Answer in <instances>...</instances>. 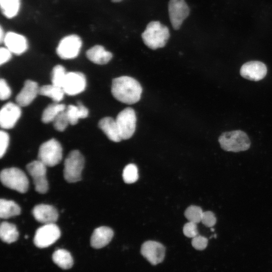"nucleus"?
<instances>
[{"label": "nucleus", "mask_w": 272, "mask_h": 272, "mask_svg": "<svg viewBox=\"0 0 272 272\" xmlns=\"http://www.w3.org/2000/svg\"><path fill=\"white\" fill-rule=\"evenodd\" d=\"M53 262L63 269L71 268L73 265V259L71 253L63 249L55 250L52 254Z\"/></svg>", "instance_id": "nucleus-25"}, {"label": "nucleus", "mask_w": 272, "mask_h": 272, "mask_svg": "<svg viewBox=\"0 0 272 272\" xmlns=\"http://www.w3.org/2000/svg\"><path fill=\"white\" fill-rule=\"evenodd\" d=\"M60 236V231L57 225L46 224L36 230L33 241L36 246L43 248L53 244Z\"/></svg>", "instance_id": "nucleus-8"}, {"label": "nucleus", "mask_w": 272, "mask_h": 272, "mask_svg": "<svg viewBox=\"0 0 272 272\" xmlns=\"http://www.w3.org/2000/svg\"><path fill=\"white\" fill-rule=\"evenodd\" d=\"M211 231H214V229L211 228Z\"/></svg>", "instance_id": "nucleus-41"}, {"label": "nucleus", "mask_w": 272, "mask_h": 272, "mask_svg": "<svg viewBox=\"0 0 272 272\" xmlns=\"http://www.w3.org/2000/svg\"><path fill=\"white\" fill-rule=\"evenodd\" d=\"M122 0H111V1L113 3H118V2H120L121 1H122Z\"/></svg>", "instance_id": "nucleus-40"}, {"label": "nucleus", "mask_w": 272, "mask_h": 272, "mask_svg": "<svg viewBox=\"0 0 272 272\" xmlns=\"http://www.w3.org/2000/svg\"><path fill=\"white\" fill-rule=\"evenodd\" d=\"M82 45V40L79 36L75 34L67 35L59 42L56 52L62 59H73L78 55Z\"/></svg>", "instance_id": "nucleus-9"}, {"label": "nucleus", "mask_w": 272, "mask_h": 272, "mask_svg": "<svg viewBox=\"0 0 272 272\" xmlns=\"http://www.w3.org/2000/svg\"><path fill=\"white\" fill-rule=\"evenodd\" d=\"M2 12L8 18H12L16 16L19 11L20 0H0Z\"/></svg>", "instance_id": "nucleus-28"}, {"label": "nucleus", "mask_w": 272, "mask_h": 272, "mask_svg": "<svg viewBox=\"0 0 272 272\" xmlns=\"http://www.w3.org/2000/svg\"><path fill=\"white\" fill-rule=\"evenodd\" d=\"M12 57V52L7 47H1L0 49V64L8 62Z\"/></svg>", "instance_id": "nucleus-38"}, {"label": "nucleus", "mask_w": 272, "mask_h": 272, "mask_svg": "<svg viewBox=\"0 0 272 272\" xmlns=\"http://www.w3.org/2000/svg\"><path fill=\"white\" fill-rule=\"evenodd\" d=\"M1 180L6 187L20 193H25L28 189L29 180L25 173L20 169L11 167L1 172Z\"/></svg>", "instance_id": "nucleus-4"}, {"label": "nucleus", "mask_w": 272, "mask_h": 272, "mask_svg": "<svg viewBox=\"0 0 272 272\" xmlns=\"http://www.w3.org/2000/svg\"><path fill=\"white\" fill-rule=\"evenodd\" d=\"M240 74L246 79L258 81L265 77L267 74V67L265 64L261 61H250L242 65Z\"/></svg>", "instance_id": "nucleus-15"}, {"label": "nucleus", "mask_w": 272, "mask_h": 272, "mask_svg": "<svg viewBox=\"0 0 272 272\" xmlns=\"http://www.w3.org/2000/svg\"><path fill=\"white\" fill-rule=\"evenodd\" d=\"M203 213L200 207L192 205L186 209L184 215L189 222L197 224L201 222Z\"/></svg>", "instance_id": "nucleus-31"}, {"label": "nucleus", "mask_w": 272, "mask_h": 272, "mask_svg": "<svg viewBox=\"0 0 272 272\" xmlns=\"http://www.w3.org/2000/svg\"><path fill=\"white\" fill-rule=\"evenodd\" d=\"M141 36L145 44L155 50L165 46L170 37V32L167 26L159 21H154L148 23Z\"/></svg>", "instance_id": "nucleus-2"}, {"label": "nucleus", "mask_w": 272, "mask_h": 272, "mask_svg": "<svg viewBox=\"0 0 272 272\" xmlns=\"http://www.w3.org/2000/svg\"><path fill=\"white\" fill-rule=\"evenodd\" d=\"M32 214L37 221L44 224L54 223L58 217L57 210L53 206L46 204L35 206Z\"/></svg>", "instance_id": "nucleus-17"}, {"label": "nucleus", "mask_w": 272, "mask_h": 272, "mask_svg": "<svg viewBox=\"0 0 272 272\" xmlns=\"http://www.w3.org/2000/svg\"><path fill=\"white\" fill-rule=\"evenodd\" d=\"M168 13L172 26L177 30L189 16L190 9L185 0H169Z\"/></svg>", "instance_id": "nucleus-11"}, {"label": "nucleus", "mask_w": 272, "mask_h": 272, "mask_svg": "<svg viewBox=\"0 0 272 272\" xmlns=\"http://www.w3.org/2000/svg\"><path fill=\"white\" fill-rule=\"evenodd\" d=\"M218 141L221 148L225 151L239 152L247 150L250 141L247 134L240 130L223 132Z\"/></svg>", "instance_id": "nucleus-3"}, {"label": "nucleus", "mask_w": 272, "mask_h": 272, "mask_svg": "<svg viewBox=\"0 0 272 272\" xmlns=\"http://www.w3.org/2000/svg\"><path fill=\"white\" fill-rule=\"evenodd\" d=\"M18 104L8 102L3 106L0 111V125L3 129H10L15 125L21 115Z\"/></svg>", "instance_id": "nucleus-14"}, {"label": "nucleus", "mask_w": 272, "mask_h": 272, "mask_svg": "<svg viewBox=\"0 0 272 272\" xmlns=\"http://www.w3.org/2000/svg\"><path fill=\"white\" fill-rule=\"evenodd\" d=\"M64 94L62 87L53 84L42 86L39 90V94L49 97L55 102L61 101Z\"/></svg>", "instance_id": "nucleus-26"}, {"label": "nucleus", "mask_w": 272, "mask_h": 272, "mask_svg": "<svg viewBox=\"0 0 272 272\" xmlns=\"http://www.w3.org/2000/svg\"><path fill=\"white\" fill-rule=\"evenodd\" d=\"M70 124L75 125L80 118L87 117L89 114L87 108L81 102H78L77 105H70L65 109Z\"/></svg>", "instance_id": "nucleus-22"}, {"label": "nucleus", "mask_w": 272, "mask_h": 272, "mask_svg": "<svg viewBox=\"0 0 272 272\" xmlns=\"http://www.w3.org/2000/svg\"><path fill=\"white\" fill-rule=\"evenodd\" d=\"M208 243V239L201 235H197L192 238L191 244L192 246L196 250H202L205 249Z\"/></svg>", "instance_id": "nucleus-34"}, {"label": "nucleus", "mask_w": 272, "mask_h": 272, "mask_svg": "<svg viewBox=\"0 0 272 272\" xmlns=\"http://www.w3.org/2000/svg\"><path fill=\"white\" fill-rule=\"evenodd\" d=\"M5 36V35H4V33L3 32L2 27H1V28H0V41H1V43H2V42L4 41Z\"/></svg>", "instance_id": "nucleus-39"}, {"label": "nucleus", "mask_w": 272, "mask_h": 272, "mask_svg": "<svg viewBox=\"0 0 272 272\" xmlns=\"http://www.w3.org/2000/svg\"><path fill=\"white\" fill-rule=\"evenodd\" d=\"M53 126L54 128L59 131H64L70 123L65 110L60 112L54 119Z\"/></svg>", "instance_id": "nucleus-32"}, {"label": "nucleus", "mask_w": 272, "mask_h": 272, "mask_svg": "<svg viewBox=\"0 0 272 272\" xmlns=\"http://www.w3.org/2000/svg\"><path fill=\"white\" fill-rule=\"evenodd\" d=\"M122 140H127L134 134L136 128L137 117L135 111L126 107L117 115L116 119Z\"/></svg>", "instance_id": "nucleus-7"}, {"label": "nucleus", "mask_w": 272, "mask_h": 272, "mask_svg": "<svg viewBox=\"0 0 272 272\" xmlns=\"http://www.w3.org/2000/svg\"><path fill=\"white\" fill-rule=\"evenodd\" d=\"M62 157V147L54 139L47 141L39 147L38 160L46 166L53 167L57 165L61 161Z\"/></svg>", "instance_id": "nucleus-6"}, {"label": "nucleus", "mask_w": 272, "mask_h": 272, "mask_svg": "<svg viewBox=\"0 0 272 272\" xmlns=\"http://www.w3.org/2000/svg\"><path fill=\"white\" fill-rule=\"evenodd\" d=\"M67 73L65 68L60 64L55 65L51 73L52 84L62 87Z\"/></svg>", "instance_id": "nucleus-29"}, {"label": "nucleus", "mask_w": 272, "mask_h": 272, "mask_svg": "<svg viewBox=\"0 0 272 272\" xmlns=\"http://www.w3.org/2000/svg\"><path fill=\"white\" fill-rule=\"evenodd\" d=\"M98 126L111 141L119 142L122 140L116 121L112 117L102 118L98 122Z\"/></svg>", "instance_id": "nucleus-20"}, {"label": "nucleus", "mask_w": 272, "mask_h": 272, "mask_svg": "<svg viewBox=\"0 0 272 272\" xmlns=\"http://www.w3.org/2000/svg\"><path fill=\"white\" fill-rule=\"evenodd\" d=\"M216 221V217L212 212L206 211L203 213L201 222L205 226L212 227L215 225Z\"/></svg>", "instance_id": "nucleus-36"}, {"label": "nucleus", "mask_w": 272, "mask_h": 272, "mask_svg": "<svg viewBox=\"0 0 272 272\" xmlns=\"http://www.w3.org/2000/svg\"><path fill=\"white\" fill-rule=\"evenodd\" d=\"M85 76L81 72L67 73L62 85V89L68 95L74 96L83 92L86 87Z\"/></svg>", "instance_id": "nucleus-12"}, {"label": "nucleus", "mask_w": 272, "mask_h": 272, "mask_svg": "<svg viewBox=\"0 0 272 272\" xmlns=\"http://www.w3.org/2000/svg\"><path fill=\"white\" fill-rule=\"evenodd\" d=\"M9 135L8 133L1 130L0 131V157L5 154L9 144Z\"/></svg>", "instance_id": "nucleus-35"}, {"label": "nucleus", "mask_w": 272, "mask_h": 272, "mask_svg": "<svg viewBox=\"0 0 272 272\" xmlns=\"http://www.w3.org/2000/svg\"><path fill=\"white\" fill-rule=\"evenodd\" d=\"M65 109V106L63 104L58 102L48 105L43 111L41 116L42 121L45 123L53 121L60 112Z\"/></svg>", "instance_id": "nucleus-27"}, {"label": "nucleus", "mask_w": 272, "mask_h": 272, "mask_svg": "<svg viewBox=\"0 0 272 272\" xmlns=\"http://www.w3.org/2000/svg\"><path fill=\"white\" fill-rule=\"evenodd\" d=\"M142 255L152 265L161 263L164 259L165 248L160 242L155 241H147L142 245L141 248Z\"/></svg>", "instance_id": "nucleus-13"}, {"label": "nucleus", "mask_w": 272, "mask_h": 272, "mask_svg": "<svg viewBox=\"0 0 272 272\" xmlns=\"http://www.w3.org/2000/svg\"><path fill=\"white\" fill-rule=\"evenodd\" d=\"M183 232L185 236L188 238H194L198 235L197 224L188 222L186 223L183 228Z\"/></svg>", "instance_id": "nucleus-33"}, {"label": "nucleus", "mask_w": 272, "mask_h": 272, "mask_svg": "<svg viewBox=\"0 0 272 272\" xmlns=\"http://www.w3.org/2000/svg\"><path fill=\"white\" fill-rule=\"evenodd\" d=\"M0 237L3 242L9 244L17 240L19 232L15 225L3 222L0 226Z\"/></svg>", "instance_id": "nucleus-23"}, {"label": "nucleus", "mask_w": 272, "mask_h": 272, "mask_svg": "<svg viewBox=\"0 0 272 272\" xmlns=\"http://www.w3.org/2000/svg\"><path fill=\"white\" fill-rule=\"evenodd\" d=\"M21 208L15 201L5 199L0 200V217L8 219L20 214Z\"/></svg>", "instance_id": "nucleus-24"}, {"label": "nucleus", "mask_w": 272, "mask_h": 272, "mask_svg": "<svg viewBox=\"0 0 272 272\" xmlns=\"http://www.w3.org/2000/svg\"><path fill=\"white\" fill-rule=\"evenodd\" d=\"M114 235L112 229L108 227L101 226L94 230L90 239L92 247L101 248L106 246L112 240Z\"/></svg>", "instance_id": "nucleus-19"}, {"label": "nucleus", "mask_w": 272, "mask_h": 272, "mask_svg": "<svg viewBox=\"0 0 272 272\" xmlns=\"http://www.w3.org/2000/svg\"><path fill=\"white\" fill-rule=\"evenodd\" d=\"M84 158L78 150L72 151L64 163L63 176L69 183L78 182L82 179V172L84 167Z\"/></svg>", "instance_id": "nucleus-5"}, {"label": "nucleus", "mask_w": 272, "mask_h": 272, "mask_svg": "<svg viewBox=\"0 0 272 272\" xmlns=\"http://www.w3.org/2000/svg\"><path fill=\"white\" fill-rule=\"evenodd\" d=\"M12 91L10 87L4 79L0 80V99L1 100H6L9 99L11 95Z\"/></svg>", "instance_id": "nucleus-37"}, {"label": "nucleus", "mask_w": 272, "mask_h": 272, "mask_svg": "<svg viewBox=\"0 0 272 272\" xmlns=\"http://www.w3.org/2000/svg\"><path fill=\"white\" fill-rule=\"evenodd\" d=\"M122 178L125 183L131 184L137 181L139 178L138 170L134 164L126 165L122 172Z\"/></svg>", "instance_id": "nucleus-30"}, {"label": "nucleus", "mask_w": 272, "mask_h": 272, "mask_svg": "<svg viewBox=\"0 0 272 272\" xmlns=\"http://www.w3.org/2000/svg\"><path fill=\"white\" fill-rule=\"evenodd\" d=\"M46 167L38 160L33 161L26 166L27 171L33 178L35 189L40 193H45L48 189Z\"/></svg>", "instance_id": "nucleus-10"}, {"label": "nucleus", "mask_w": 272, "mask_h": 272, "mask_svg": "<svg viewBox=\"0 0 272 272\" xmlns=\"http://www.w3.org/2000/svg\"><path fill=\"white\" fill-rule=\"evenodd\" d=\"M142 87L135 79L129 76H121L113 79L111 93L118 101L127 104L138 102L141 99Z\"/></svg>", "instance_id": "nucleus-1"}, {"label": "nucleus", "mask_w": 272, "mask_h": 272, "mask_svg": "<svg viewBox=\"0 0 272 272\" xmlns=\"http://www.w3.org/2000/svg\"><path fill=\"white\" fill-rule=\"evenodd\" d=\"M86 55L90 61L98 64H106L112 58V54L100 45H95L88 49Z\"/></svg>", "instance_id": "nucleus-21"}, {"label": "nucleus", "mask_w": 272, "mask_h": 272, "mask_svg": "<svg viewBox=\"0 0 272 272\" xmlns=\"http://www.w3.org/2000/svg\"><path fill=\"white\" fill-rule=\"evenodd\" d=\"M39 88L37 83L28 80L16 97L17 104L25 107L30 105L39 94Z\"/></svg>", "instance_id": "nucleus-16"}, {"label": "nucleus", "mask_w": 272, "mask_h": 272, "mask_svg": "<svg viewBox=\"0 0 272 272\" xmlns=\"http://www.w3.org/2000/svg\"><path fill=\"white\" fill-rule=\"evenodd\" d=\"M4 42L6 47L12 53L21 55L28 49V43L26 38L13 32L7 33L5 36Z\"/></svg>", "instance_id": "nucleus-18"}]
</instances>
